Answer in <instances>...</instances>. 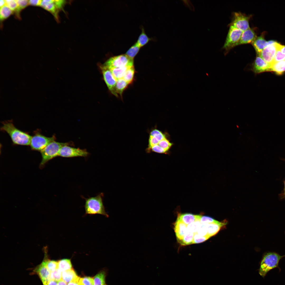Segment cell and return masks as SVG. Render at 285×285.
I'll return each mask as SVG.
<instances>
[{
	"label": "cell",
	"instance_id": "obj_1",
	"mask_svg": "<svg viewBox=\"0 0 285 285\" xmlns=\"http://www.w3.org/2000/svg\"><path fill=\"white\" fill-rule=\"evenodd\" d=\"M2 123L3 125L1 128V130L8 134L13 144L30 145L32 136L28 133L17 128L12 121H5Z\"/></svg>",
	"mask_w": 285,
	"mask_h": 285
},
{
	"label": "cell",
	"instance_id": "obj_2",
	"mask_svg": "<svg viewBox=\"0 0 285 285\" xmlns=\"http://www.w3.org/2000/svg\"><path fill=\"white\" fill-rule=\"evenodd\" d=\"M103 194L101 193L96 196L88 198L84 197L85 200L84 208L86 214L93 215L100 214L107 217L108 215L106 211L103 202Z\"/></svg>",
	"mask_w": 285,
	"mask_h": 285
},
{
	"label": "cell",
	"instance_id": "obj_3",
	"mask_svg": "<svg viewBox=\"0 0 285 285\" xmlns=\"http://www.w3.org/2000/svg\"><path fill=\"white\" fill-rule=\"evenodd\" d=\"M70 144L69 142H60L55 140L50 143L40 152L42 158L40 168H42L49 160L59 156L60 150L63 146Z\"/></svg>",
	"mask_w": 285,
	"mask_h": 285
},
{
	"label": "cell",
	"instance_id": "obj_4",
	"mask_svg": "<svg viewBox=\"0 0 285 285\" xmlns=\"http://www.w3.org/2000/svg\"><path fill=\"white\" fill-rule=\"evenodd\" d=\"M284 256L273 252L265 253L260 263L259 272L260 275L264 277L269 271L278 266L279 260Z\"/></svg>",
	"mask_w": 285,
	"mask_h": 285
},
{
	"label": "cell",
	"instance_id": "obj_5",
	"mask_svg": "<svg viewBox=\"0 0 285 285\" xmlns=\"http://www.w3.org/2000/svg\"><path fill=\"white\" fill-rule=\"evenodd\" d=\"M32 136L30 145L32 150L40 152L48 144L55 141L56 137L54 135L48 137L42 135L40 131H34Z\"/></svg>",
	"mask_w": 285,
	"mask_h": 285
},
{
	"label": "cell",
	"instance_id": "obj_6",
	"mask_svg": "<svg viewBox=\"0 0 285 285\" xmlns=\"http://www.w3.org/2000/svg\"><path fill=\"white\" fill-rule=\"evenodd\" d=\"M134 60L125 54L111 57L105 62L104 65L109 68L131 67L133 66Z\"/></svg>",
	"mask_w": 285,
	"mask_h": 285
},
{
	"label": "cell",
	"instance_id": "obj_7",
	"mask_svg": "<svg viewBox=\"0 0 285 285\" xmlns=\"http://www.w3.org/2000/svg\"><path fill=\"white\" fill-rule=\"evenodd\" d=\"M230 27L223 46L226 53L236 46L239 41L243 32L232 25Z\"/></svg>",
	"mask_w": 285,
	"mask_h": 285
},
{
	"label": "cell",
	"instance_id": "obj_8",
	"mask_svg": "<svg viewBox=\"0 0 285 285\" xmlns=\"http://www.w3.org/2000/svg\"><path fill=\"white\" fill-rule=\"evenodd\" d=\"M251 17V15H248L240 12H234L230 25H232L243 32L250 28L249 22Z\"/></svg>",
	"mask_w": 285,
	"mask_h": 285
},
{
	"label": "cell",
	"instance_id": "obj_9",
	"mask_svg": "<svg viewBox=\"0 0 285 285\" xmlns=\"http://www.w3.org/2000/svg\"><path fill=\"white\" fill-rule=\"evenodd\" d=\"M89 154L86 150L73 147L69 145H65L61 148L59 156L65 158L77 157H86Z\"/></svg>",
	"mask_w": 285,
	"mask_h": 285
},
{
	"label": "cell",
	"instance_id": "obj_10",
	"mask_svg": "<svg viewBox=\"0 0 285 285\" xmlns=\"http://www.w3.org/2000/svg\"><path fill=\"white\" fill-rule=\"evenodd\" d=\"M100 68L103 79L110 92L116 97H118L117 93L116 86L117 80L113 75L109 68L104 65L100 66Z\"/></svg>",
	"mask_w": 285,
	"mask_h": 285
},
{
	"label": "cell",
	"instance_id": "obj_11",
	"mask_svg": "<svg viewBox=\"0 0 285 285\" xmlns=\"http://www.w3.org/2000/svg\"><path fill=\"white\" fill-rule=\"evenodd\" d=\"M271 65L265 62L260 56L257 55L252 63L250 70L255 74L270 72Z\"/></svg>",
	"mask_w": 285,
	"mask_h": 285
},
{
	"label": "cell",
	"instance_id": "obj_12",
	"mask_svg": "<svg viewBox=\"0 0 285 285\" xmlns=\"http://www.w3.org/2000/svg\"><path fill=\"white\" fill-rule=\"evenodd\" d=\"M268 45L265 48L259 55L265 62L271 64L273 61L277 51V43Z\"/></svg>",
	"mask_w": 285,
	"mask_h": 285
},
{
	"label": "cell",
	"instance_id": "obj_13",
	"mask_svg": "<svg viewBox=\"0 0 285 285\" xmlns=\"http://www.w3.org/2000/svg\"><path fill=\"white\" fill-rule=\"evenodd\" d=\"M40 6L50 12L57 22L59 21V13L61 10L55 3V0H42Z\"/></svg>",
	"mask_w": 285,
	"mask_h": 285
},
{
	"label": "cell",
	"instance_id": "obj_14",
	"mask_svg": "<svg viewBox=\"0 0 285 285\" xmlns=\"http://www.w3.org/2000/svg\"><path fill=\"white\" fill-rule=\"evenodd\" d=\"M256 37L254 29L250 28L243 32L237 46L247 44H251Z\"/></svg>",
	"mask_w": 285,
	"mask_h": 285
},
{
	"label": "cell",
	"instance_id": "obj_15",
	"mask_svg": "<svg viewBox=\"0 0 285 285\" xmlns=\"http://www.w3.org/2000/svg\"><path fill=\"white\" fill-rule=\"evenodd\" d=\"M174 230L177 241L182 239L188 231L187 225L177 219L174 224Z\"/></svg>",
	"mask_w": 285,
	"mask_h": 285
},
{
	"label": "cell",
	"instance_id": "obj_16",
	"mask_svg": "<svg viewBox=\"0 0 285 285\" xmlns=\"http://www.w3.org/2000/svg\"><path fill=\"white\" fill-rule=\"evenodd\" d=\"M264 34L256 37L251 43L257 55H259L264 48L267 45V42L265 39Z\"/></svg>",
	"mask_w": 285,
	"mask_h": 285
},
{
	"label": "cell",
	"instance_id": "obj_17",
	"mask_svg": "<svg viewBox=\"0 0 285 285\" xmlns=\"http://www.w3.org/2000/svg\"><path fill=\"white\" fill-rule=\"evenodd\" d=\"M36 271L42 283L50 280L51 272L46 266L44 261L38 266Z\"/></svg>",
	"mask_w": 285,
	"mask_h": 285
},
{
	"label": "cell",
	"instance_id": "obj_18",
	"mask_svg": "<svg viewBox=\"0 0 285 285\" xmlns=\"http://www.w3.org/2000/svg\"><path fill=\"white\" fill-rule=\"evenodd\" d=\"M201 216L191 213H182L179 214L177 219L187 225L197 220H200Z\"/></svg>",
	"mask_w": 285,
	"mask_h": 285
},
{
	"label": "cell",
	"instance_id": "obj_19",
	"mask_svg": "<svg viewBox=\"0 0 285 285\" xmlns=\"http://www.w3.org/2000/svg\"><path fill=\"white\" fill-rule=\"evenodd\" d=\"M226 223L217 221L216 222L208 224L207 235L210 238L216 234L221 228Z\"/></svg>",
	"mask_w": 285,
	"mask_h": 285
},
{
	"label": "cell",
	"instance_id": "obj_20",
	"mask_svg": "<svg viewBox=\"0 0 285 285\" xmlns=\"http://www.w3.org/2000/svg\"><path fill=\"white\" fill-rule=\"evenodd\" d=\"M270 71L273 72L279 75L285 71V60L274 62L271 64Z\"/></svg>",
	"mask_w": 285,
	"mask_h": 285
},
{
	"label": "cell",
	"instance_id": "obj_21",
	"mask_svg": "<svg viewBox=\"0 0 285 285\" xmlns=\"http://www.w3.org/2000/svg\"><path fill=\"white\" fill-rule=\"evenodd\" d=\"M78 277L72 269L63 272L62 279L66 283H69L77 279Z\"/></svg>",
	"mask_w": 285,
	"mask_h": 285
},
{
	"label": "cell",
	"instance_id": "obj_22",
	"mask_svg": "<svg viewBox=\"0 0 285 285\" xmlns=\"http://www.w3.org/2000/svg\"><path fill=\"white\" fill-rule=\"evenodd\" d=\"M141 30V32L138 37L137 41L136 42L140 48L144 46L152 39L146 34L143 27H142Z\"/></svg>",
	"mask_w": 285,
	"mask_h": 285
},
{
	"label": "cell",
	"instance_id": "obj_23",
	"mask_svg": "<svg viewBox=\"0 0 285 285\" xmlns=\"http://www.w3.org/2000/svg\"><path fill=\"white\" fill-rule=\"evenodd\" d=\"M129 84L123 78L117 80L116 86V92L122 98L123 93L127 88Z\"/></svg>",
	"mask_w": 285,
	"mask_h": 285
},
{
	"label": "cell",
	"instance_id": "obj_24",
	"mask_svg": "<svg viewBox=\"0 0 285 285\" xmlns=\"http://www.w3.org/2000/svg\"><path fill=\"white\" fill-rule=\"evenodd\" d=\"M130 67L109 68L113 76L117 80L124 77L127 69Z\"/></svg>",
	"mask_w": 285,
	"mask_h": 285
},
{
	"label": "cell",
	"instance_id": "obj_25",
	"mask_svg": "<svg viewBox=\"0 0 285 285\" xmlns=\"http://www.w3.org/2000/svg\"><path fill=\"white\" fill-rule=\"evenodd\" d=\"M28 1L27 0H16L17 4V7L14 13L17 19L19 20L21 19L20 13L22 10L28 5Z\"/></svg>",
	"mask_w": 285,
	"mask_h": 285
},
{
	"label": "cell",
	"instance_id": "obj_26",
	"mask_svg": "<svg viewBox=\"0 0 285 285\" xmlns=\"http://www.w3.org/2000/svg\"><path fill=\"white\" fill-rule=\"evenodd\" d=\"M72 266L70 260L63 259L58 261V268L63 272L72 269Z\"/></svg>",
	"mask_w": 285,
	"mask_h": 285
},
{
	"label": "cell",
	"instance_id": "obj_27",
	"mask_svg": "<svg viewBox=\"0 0 285 285\" xmlns=\"http://www.w3.org/2000/svg\"><path fill=\"white\" fill-rule=\"evenodd\" d=\"M135 70L134 66L129 67L126 70L123 79L129 84L133 82Z\"/></svg>",
	"mask_w": 285,
	"mask_h": 285
},
{
	"label": "cell",
	"instance_id": "obj_28",
	"mask_svg": "<svg viewBox=\"0 0 285 285\" xmlns=\"http://www.w3.org/2000/svg\"><path fill=\"white\" fill-rule=\"evenodd\" d=\"M140 48L136 42L129 48L125 54L130 59L134 60L139 52Z\"/></svg>",
	"mask_w": 285,
	"mask_h": 285
},
{
	"label": "cell",
	"instance_id": "obj_29",
	"mask_svg": "<svg viewBox=\"0 0 285 285\" xmlns=\"http://www.w3.org/2000/svg\"><path fill=\"white\" fill-rule=\"evenodd\" d=\"M194 234L188 231L181 240L178 241L181 245H186L193 244Z\"/></svg>",
	"mask_w": 285,
	"mask_h": 285
},
{
	"label": "cell",
	"instance_id": "obj_30",
	"mask_svg": "<svg viewBox=\"0 0 285 285\" xmlns=\"http://www.w3.org/2000/svg\"><path fill=\"white\" fill-rule=\"evenodd\" d=\"M12 11L6 5L0 8V20L3 22L8 18L13 13Z\"/></svg>",
	"mask_w": 285,
	"mask_h": 285
},
{
	"label": "cell",
	"instance_id": "obj_31",
	"mask_svg": "<svg viewBox=\"0 0 285 285\" xmlns=\"http://www.w3.org/2000/svg\"><path fill=\"white\" fill-rule=\"evenodd\" d=\"M106 273L102 271L94 278V285H106L105 282Z\"/></svg>",
	"mask_w": 285,
	"mask_h": 285
},
{
	"label": "cell",
	"instance_id": "obj_32",
	"mask_svg": "<svg viewBox=\"0 0 285 285\" xmlns=\"http://www.w3.org/2000/svg\"><path fill=\"white\" fill-rule=\"evenodd\" d=\"M173 145V143L171 142L167 138V137H166L160 141L156 145L159 146L168 152L169 150Z\"/></svg>",
	"mask_w": 285,
	"mask_h": 285
},
{
	"label": "cell",
	"instance_id": "obj_33",
	"mask_svg": "<svg viewBox=\"0 0 285 285\" xmlns=\"http://www.w3.org/2000/svg\"><path fill=\"white\" fill-rule=\"evenodd\" d=\"M201 224L200 220H197L187 225L188 230L194 234L196 233Z\"/></svg>",
	"mask_w": 285,
	"mask_h": 285
},
{
	"label": "cell",
	"instance_id": "obj_34",
	"mask_svg": "<svg viewBox=\"0 0 285 285\" xmlns=\"http://www.w3.org/2000/svg\"><path fill=\"white\" fill-rule=\"evenodd\" d=\"M44 261L46 266L51 272L58 268V261L50 260Z\"/></svg>",
	"mask_w": 285,
	"mask_h": 285
},
{
	"label": "cell",
	"instance_id": "obj_35",
	"mask_svg": "<svg viewBox=\"0 0 285 285\" xmlns=\"http://www.w3.org/2000/svg\"><path fill=\"white\" fill-rule=\"evenodd\" d=\"M50 279L57 282L62 279L61 271L58 268L51 272Z\"/></svg>",
	"mask_w": 285,
	"mask_h": 285
},
{
	"label": "cell",
	"instance_id": "obj_36",
	"mask_svg": "<svg viewBox=\"0 0 285 285\" xmlns=\"http://www.w3.org/2000/svg\"><path fill=\"white\" fill-rule=\"evenodd\" d=\"M79 285H94L93 278L89 277H85L80 278L79 281Z\"/></svg>",
	"mask_w": 285,
	"mask_h": 285
},
{
	"label": "cell",
	"instance_id": "obj_37",
	"mask_svg": "<svg viewBox=\"0 0 285 285\" xmlns=\"http://www.w3.org/2000/svg\"><path fill=\"white\" fill-rule=\"evenodd\" d=\"M207 223L201 224L197 233L202 236H208L207 235Z\"/></svg>",
	"mask_w": 285,
	"mask_h": 285
},
{
	"label": "cell",
	"instance_id": "obj_38",
	"mask_svg": "<svg viewBox=\"0 0 285 285\" xmlns=\"http://www.w3.org/2000/svg\"><path fill=\"white\" fill-rule=\"evenodd\" d=\"M210 238L208 236H202L197 233L194 234L193 244H198L202 243Z\"/></svg>",
	"mask_w": 285,
	"mask_h": 285
},
{
	"label": "cell",
	"instance_id": "obj_39",
	"mask_svg": "<svg viewBox=\"0 0 285 285\" xmlns=\"http://www.w3.org/2000/svg\"><path fill=\"white\" fill-rule=\"evenodd\" d=\"M6 5L10 8L15 13L17 7L16 0H6Z\"/></svg>",
	"mask_w": 285,
	"mask_h": 285
},
{
	"label": "cell",
	"instance_id": "obj_40",
	"mask_svg": "<svg viewBox=\"0 0 285 285\" xmlns=\"http://www.w3.org/2000/svg\"><path fill=\"white\" fill-rule=\"evenodd\" d=\"M284 60H285V54L282 53L277 48V51L274 58L273 62H278Z\"/></svg>",
	"mask_w": 285,
	"mask_h": 285
},
{
	"label": "cell",
	"instance_id": "obj_41",
	"mask_svg": "<svg viewBox=\"0 0 285 285\" xmlns=\"http://www.w3.org/2000/svg\"><path fill=\"white\" fill-rule=\"evenodd\" d=\"M200 221L201 224H210L216 222L217 221L209 216H201Z\"/></svg>",
	"mask_w": 285,
	"mask_h": 285
},
{
	"label": "cell",
	"instance_id": "obj_42",
	"mask_svg": "<svg viewBox=\"0 0 285 285\" xmlns=\"http://www.w3.org/2000/svg\"><path fill=\"white\" fill-rule=\"evenodd\" d=\"M42 0H30L28 1V5L33 6H40Z\"/></svg>",
	"mask_w": 285,
	"mask_h": 285
},
{
	"label": "cell",
	"instance_id": "obj_43",
	"mask_svg": "<svg viewBox=\"0 0 285 285\" xmlns=\"http://www.w3.org/2000/svg\"><path fill=\"white\" fill-rule=\"evenodd\" d=\"M277 48L282 53L285 54V46L281 45L277 42Z\"/></svg>",
	"mask_w": 285,
	"mask_h": 285
},
{
	"label": "cell",
	"instance_id": "obj_44",
	"mask_svg": "<svg viewBox=\"0 0 285 285\" xmlns=\"http://www.w3.org/2000/svg\"><path fill=\"white\" fill-rule=\"evenodd\" d=\"M58 282L50 279L43 283L44 285H58Z\"/></svg>",
	"mask_w": 285,
	"mask_h": 285
},
{
	"label": "cell",
	"instance_id": "obj_45",
	"mask_svg": "<svg viewBox=\"0 0 285 285\" xmlns=\"http://www.w3.org/2000/svg\"><path fill=\"white\" fill-rule=\"evenodd\" d=\"M80 278L79 277L77 279L69 283L68 285H79V281Z\"/></svg>",
	"mask_w": 285,
	"mask_h": 285
},
{
	"label": "cell",
	"instance_id": "obj_46",
	"mask_svg": "<svg viewBox=\"0 0 285 285\" xmlns=\"http://www.w3.org/2000/svg\"><path fill=\"white\" fill-rule=\"evenodd\" d=\"M58 285H67V283L61 279L58 282Z\"/></svg>",
	"mask_w": 285,
	"mask_h": 285
},
{
	"label": "cell",
	"instance_id": "obj_47",
	"mask_svg": "<svg viewBox=\"0 0 285 285\" xmlns=\"http://www.w3.org/2000/svg\"><path fill=\"white\" fill-rule=\"evenodd\" d=\"M6 5L5 1L4 0H0V7L1 8Z\"/></svg>",
	"mask_w": 285,
	"mask_h": 285
},
{
	"label": "cell",
	"instance_id": "obj_48",
	"mask_svg": "<svg viewBox=\"0 0 285 285\" xmlns=\"http://www.w3.org/2000/svg\"><path fill=\"white\" fill-rule=\"evenodd\" d=\"M284 192H285V188H284Z\"/></svg>",
	"mask_w": 285,
	"mask_h": 285
},
{
	"label": "cell",
	"instance_id": "obj_49",
	"mask_svg": "<svg viewBox=\"0 0 285 285\" xmlns=\"http://www.w3.org/2000/svg\"><path fill=\"white\" fill-rule=\"evenodd\" d=\"M284 192V195H285V192Z\"/></svg>",
	"mask_w": 285,
	"mask_h": 285
}]
</instances>
